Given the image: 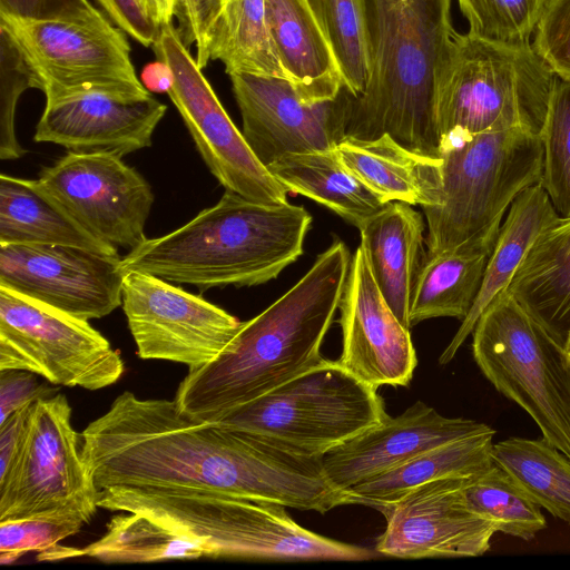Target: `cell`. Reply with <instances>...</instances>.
Instances as JSON below:
<instances>
[{
  "label": "cell",
  "mask_w": 570,
  "mask_h": 570,
  "mask_svg": "<svg viewBox=\"0 0 570 570\" xmlns=\"http://www.w3.org/2000/svg\"><path fill=\"white\" fill-rule=\"evenodd\" d=\"M98 490L187 489L325 513L347 504L322 458L298 456L249 433L185 415L176 402L118 395L81 433Z\"/></svg>",
  "instance_id": "6da1fadb"
},
{
  "label": "cell",
  "mask_w": 570,
  "mask_h": 570,
  "mask_svg": "<svg viewBox=\"0 0 570 570\" xmlns=\"http://www.w3.org/2000/svg\"><path fill=\"white\" fill-rule=\"evenodd\" d=\"M351 257L342 240L333 242L293 287L243 322L215 360L188 371L174 399L179 411L215 422L322 361Z\"/></svg>",
  "instance_id": "7a4b0ae2"
},
{
  "label": "cell",
  "mask_w": 570,
  "mask_h": 570,
  "mask_svg": "<svg viewBox=\"0 0 570 570\" xmlns=\"http://www.w3.org/2000/svg\"><path fill=\"white\" fill-rule=\"evenodd\" d=\"M371 75L351 97L346 136L390 135L404 147L441 158L435 116L438 75L455 31L452 0H363Z\"/></svg>",
  "instance_id": "3957f363"
},
{
  "label": "cell",
  "mask_w": 570,
  "mask_h": 570,
  "mask_svg": "<svg viewBox=\"0 0 570 570\" xmlns=\"http://www.w3.org/2000/svg\"><path fill=\"white\" fill-rule=\"evenodd\" d=\"M311 223L303 206L263 204L225 190L187 224L128 252L120 265L125 273L144 272L200 291L261 285L303 254Z\"/></svg>",
  "instance_id": "277c9868"
},
{
  "label": "cell",
  "mask_w": 570,
  "mask_h": 570,
  "mask_svg": "<svg viewBox=\"0 0 570 570\" xmlns=\"http://www.w3.org/2000/svg\"><path fill=\"white\" fill-rule=\"evenodd\" d=\"M98 507L135 512L199 540L213 559H374L376 551L340 542L296 523L286 507L224 493L187 489L108 488Z\"/></svg>",
  "instance_id": "5b68a950"
},
{
  "label": "cell",
  "mask_w": 570,
  "mask_h": 570,
  "mask_svg": "<svg viewBox=\"0 0 570 570\" xmlns=\"http://www.w3.org/2000/svg\"><path fill=\"white\" fill-rule=\"evenodd\" d=\"M559 78L532 43L454 35L435 90L444 150L472 135L521 130L541 136Z\"/></svg>",
  "instance_id": "8992f818"
},
{
  "label": "cell",
  "mask_w": 570,
  "mask_h": 570,
  "mask_svg": "<svg viewBox=\"0 0 570 570\" xmlns=\"http://www.w3.org/2000/svg\"><path fill=\"white\" fill-rule=\"evenodd\" d=\"M441 158V203L423 207L426 256L490 255L507 209L522 190L541 180L540 136L521 130L481 132L454 141Z\"/></svg>",
  "instance_id": "52a82bcc"
},
{
  "label": "cell",
  "mask_w": 570,
  "mask_h": 570,
  "mask_svg": "<svg viewBox=\"0 0 570 570\" xmlns=\"http://www.w3.org/2000/svg\"><path fill=\"white\" fill-rule=\"evenodd\" d=\"M387 415L377 389L323 358L215 422L295 455L322 458Z\"/></svg>",
  "instance_id": "ba28073f"
},
{
  "label": "cell",
  "mask_w": 570,
  "mask_h": 570,
  "mask_svg": "<svg viewBox=\"0 0 570 570\" xmlns=\"http://www.w3.org/2000/svg\"><path fill=\"white\" fill-rule=\"evenodd\" d=\"M472 334L473 357L483 375L570 459V364L564 346L507 291L484 309Z\"/></svg>",
  "instance_id": "9c48e42d"
},
{
  "label": "cell",
  "mask_w": 570,
  "mask_h": 570,
  "mask_svg": "<svg viewBox=\"0 0 570 570\" xmlns=\"http://www.w3.org/2000/svg\"><path fill=\"white\" fill-rule=\"evenodd\" d=\"M71 412L61 393L32 404L18 458L0 479V522L39 515L91 521L100 490L82 458Z\"/></svg>",
  "instance_id": "30bf717a"
},
{
  "label": "cell",
  "mask_w": 570,
  "mask_h": 570,
  "mask_svg": "<svg viewBox=\"0 0 570 570\" xmlns=\"http://www.w3.org/2000/svg\"><path fill=\"white\" fill-rule=\"evenodd\" d=\"M0 370L96 391L116 383L125 363L89 321L0 286Z\"/></svg>",
  "instance_id": "8fae6325"
},
{
  "label": "cell",
  "mask_w": 570,
  "mask_h": 570,
  "mask_svg": "<svg viewBox=\"0 0 570 570\" xmlns=\"http://www.w3.org/2000/svg\"><path fill=\"white\" fill-rule=\"evenodd\" d=\"M151 48L156 59L170 67L174 85L167 95L204 163L225 190L263 204L288 203V190L250 149L173 23L159 28Z\"/></svg>",
  "instance_id": "7c38bea8"
},
{
  "label": "cell",
  "mask_w": 570,
  "mask_h": 570,
  "mask_svg": "<svg viewBox=\"0 0 570 570\" xmlns=\"http://www.w3.org/2000/svg\"><path fill=\"white\" fill-rule=\"evenodd\" d=\"M33 68L46 100L91 92L146 95L125 32L105 24L30 21L0 16Z\"/></svg>",
  "instance_id": "4fadbf2b"
},
{
  "label": "cell",
  "mask_w": 570,
  "mask_h": 570,
  "mask_svg": "<svg viewBox=\"0 0 570 570\" xmlns=\"http://www.w3.org/2000/svg\"><path fill=\"white\" fill-rule=\"evenodd\" d=\"M38 188L98 240L128 252L142 244L154 204L148 181L122 157L68 151L43 167Z\"/></svg>",
  "instance_id": "5bb4252c"
},
{
  "label": "cell",
  "mask_w": 570,
  "mask_h": 570,
  "mask_svg": "<svg viewBox=\"0 0 570 570\" xmlns=\"http://www.w3.org/2000/svg\"><path fill=\"white\" fill-rule=\"evenodd\" d=\"M122 309L142 360L202 367L215 360L243 322L225 309L155 275L129 271Z\"/></svg>",
  "instance_id": "9a60e30c"
},
{
  "label": "cell",
  "mask_w": 570,
  "mask_h": 570,
  "mask_svg": "<svg viewBox=\"0 0 570 570\" xmlns=\"http://www.w3.org/2000/svg\"><path fill=\"white\" fill-rule=\"evenodd\" d=\"M119 255L68 245L0 244V286L90 321L121 305Z\"/></svg>",
  "instance_id": "2e32d148"
},
{
  "label": "cell",
  "mask_w": 570,
  "mask_h": 570,
  "mask_svg": "<svg viewBox=\"0 0 570 570\" xmlns=\"http://www.w3.org/2000/svg\"><path fill=\"white\" fill-rule=\"evenodd\" d=\"M243 120V135L267 167L292 153L334 149L346 136L352 95L312 102L283 78L229 75Z\"/></svg>",
  "instance_id": "e0dca14e"
},
{
  "label": "cell",
  "mask_w": 570,
  "mask_h": 570,
  "mask_svg": "<svg viewBox=\"0 0 570 570\" xmlns=\"http://www.w3.org/2000/svg\"><path fill=\"white\" fill-rule=\"evenodd\" d=\"M469 478L426 482L392 502L374 507L386 521L375 551L405 559L485 553L495 530L469 508L463 492Z\"/></svg>",
  "instance_id": "ac0fdd59"
},
{
  "label": "cell",
  "mask_w": 570,
  "mask_h": 570,
  "mask_svg": "<svg viewBox=\"0 0 570 570\" xmlns=\"http://www.w3.org/2000/svg\"><path fill=\"white\" fill-rule=\"evenodd\" d=\"M338 309V363L375 389L409 385L417 364L410 328L381 294L362 243L351 257Z\"/></svg>",
  "instance_id": "d6986e66"
},
{
  "label": "cell",
  "mask_w": 570,
  "mask_h": 570,
  "mask_svg": "<svg viewBox=\"0 0 570 570\" xmlns=\"http://www.w3.org/2000/svg\"><path fill=\"white\" fill-rule=\"evenodd\" d=\"M166 105L151 94L91 91L46 101L33 140L125 156L150 147Z\"/></svg>",
  "instance_id": "ffe728a7"
},
{
  "label": "cell",
  "mask_w": 570,
  "mask_h": 570,
  "mask_svg": "<svg viewBox=\"0 0 570 570\" xmlns=\"http://www.w3.org/2000/svg\"><path fill=\"white\" fill-rule=\"evenodd\" d=\"M493 431L474 420L444 416L417 401L325 453L322 465L331 484L346 491L430 449Z\"/></svg>",
  "instance_id": "44dd1931"
},
{
  "label": "cell",
  "mask_w": 570,
  "mask_h": 570,
  "mask_svg": "<svg viewBox=\"0 0 570 570\" xmlns=\"http://www.w3.org/2000/svg\"><path fill=\"white\" fill-rule=\"evenodd\" d=\"M374 281L407 328L420 272L426 261L425 225L412 205L390 202L358 228Z\"/></svg>",
  "instance_id": "7402d4cb"
},
{
  "label": "cell",
  "mask_w": 570,
  "mask_h": 570,
  "mask_svg": "<svg viewBox=\"0 0 570 570\" xmlns=\"http://www.w3.org/2000/svg\"><path fill=\"white\" fill-rule=\"evenodd\" d=\"M336 151L346 168L383 203L423 207L442 199V158L399 144L390 135L374 139L345 137Z\"/></svg>",
  "instance_id": "603a6c76"
},
{
  "label": "cell",
  "mask_w": 570,
  "mask_h": 570,
  "mask_svg": "<svg viewBox=\"0 0 570 570\" xmlns=\"http://www.w3.org/2000/svg\"><path fill=\"white\" fill-rule=\"evenodd\" d=\"M277 57L297 92L312 102L336 99L345 88L333 49L306 0H265Z\"/></svg>",
  "instance_id": "cb8c5ba5"
},
{
  "label": "cell",
  "mask_w": 570,
  "mask_h": 570,
  "mask_svg": "<svg viewBox=\"0 0 570 570\" xmlns=\"http://www.w3.org/2000/svg\"><path fill=\"white\" fill-rule=\"evenodd\" d=\"M507 292L560 345L570 334V217L534 239Z\"/></svg>",
  "instance_id": "d4e9b609"
},
{
  "label": "cell",
  "mask_w": 570,
  "mask_h": 570,
  "mask_svg": "<svg viewBox=\"0 0 570 570\" xmlns=\"http://www.w3.org/2000/svg\"><path fill=\"white\" fill-rule=\"evenodd\" d=\"M559 217L561 216L540 183L525 188L517 196L489 256L474 304L441 354V365L453 360L461 345L472 334L484 309L498 295L507 291L534 239Z\"/></svg>",
  "instance_id": "484cf974"
},
{
  "label": "cell",
  "mask_w": 570,
  "mask_h": 570,
  "mask_svg": "<svg viewBox=\"0 0 570 570\" xmlns=\"http://www.w3.org/2000/svg\"><path fill=\"white\" fill-rule=\"evenodd\" d=\"M493 432L461 438L407 460L345 492L348 504L376 507L392 502L414 488L439 479L468 478L489 469Z\"/></svg>",
  "instance_id": "4316f807"
},
{
  "label": "cell",
  "mask_w": 570,
  "mask_h": 570,
  "mask_svg": "<svg viewBox=\"0 0 570 570\" xmlns=\"http://www.w3.org/2000/svg\"><path fill=\"white\" fill-rule=\"evenodd\" d=\"M267 168L288 191L326 206L356 228L385 205L346 168L336 148L286 154Z\"/></svg>",
  "instance_id": "83f0119b"
},
{
  "label": "cell",
  "mask_w": 570,
  "mask_h": 570,
  "mask_svg": "<svg viewBox=\"0 0 570 570\" xmlns=\"http://www.w3.org/2000/svg\"><path fill=\"white\" fill-rule=\"evenodd\" d=\"M0 244L68 245L118 255L80 227L33 179L0 176Z\"/></svg>",
  "instance_id": "f1b7e54d"
},
{
  "label": "cell",
  "mask_w": 570,
  "mask_h": 570,
  "mask_svg": "<svg viewBox=\"0 0 570 570\" xmlns=\"http://www.w3.org/2000/svg\"><path fill=\"white\" fill-rule=\"evenodd\" d=\"M114 517L107 531L82 549L61 547L57 560L89 557L108 563H147L210 558L199 540L135 512Z\"/></svg>",
  "instance_id": "f546056e"
},
{
  "label": "cell",
  "mask_w": 570,
  "mask_h": 570,
  "mask_svg": "<svg viewBox=\"0 0 570 570\" xmlns=\"http://www.w3.org/2000/svg\"><path fill=\"white\" fill-rule=\"evenodd\" d=\"M208 56L209 60H220L228 75L288 80L271 38L265 0H222L210 32Z\"/></svg>",
  "instance_id": "4dcf8cb0"
},
{
  "label": "cell",
  "mask_w": 570,
  "mask_h": 570,
  "mask_svg": "<svg viewBox=\"0 0 570 570\" xmlns=\"http://www.w3.org/2000/svg\"><path fill=\"white\" fill-rule=\"evenodd\" d=\"M489 256L466 252L426 256L412 299L411 327L435 317L464 321L480 291Z\"/></svg>",
  "instance_id": "1f68e13d"
},
{
  "label": "cell",
  "mask_w": 570,
  "mask_h": 570,
  "mask_svg": "<svg viewBox=\"0 0 570 570\" xmlns=\"http://www.w3.org/2000/svg\"><path fill=\"white\" fill-rule=\"evenodd\" d=\"M492 459L554 518L570 525V459L544 436L493 443Z\"/></svg>",
  "instance_id": "d6a6232c"
},
{
  "label": "cell",
  "mask_w": 570,
  "mask_h": 570,
  "mask_svg": "<svg viewBox=\"0 0 570 570\" xmlns=\"http://www.w3.org/2000/svg\"><path fill=\"white\" fill-rule=\"evenodd\" d=\"M465 501L495 532L531 540L547 527L541 507L501 466L493 463L466 480Z\"/></svg>",
  "instance_id": "836d02e7"
},
{
  "label": "cell",
  "mask_w": 570,
  "mask_h": 570,
  "mask_svg": "<svg viewBox=\"0 0 570 570\" xmlns=\"http://www.w3.org/2000/svg\"><path fill=\"white\" fill-rule=\"evenodd\" d=\"M340 66L345 88L358 97L371 75L363 0H306Z\"/></svg>",
  "instance_id": "e575fe53"
},
{
  "label": "cell",
  "mask_w": 570,
  "mask_h": 570,
  "mask_svg": "<svg viewBox=\"0 0 570 570\" xmlns=\"http://www.w3.org/2000/svg\"><path fill=\"white\" fill-rule=\"evenodd\" d=\"M540 184L561 217H570V80H558L541 132Z\"/></svg>",
  "instance_id": "d590c367"
},
{
  "label": "cell",
  "mask_w": 570,
  "mask_h": 570,
  "mask_svg": "<svg viewBox=\"0 0 570 570\" xmlns=\"http://www.w3.org/2000/svg\"><path fill=\"white\" fill-rule=\"evenodd\" d=\"M548 0H458L469 33L494 41L528 43Z\"/></svg>",
  "instance_id": "8d00e7d4"
},
{
  "label": "cell",
  "mask_w": 570,
  "mask_h": 570,
  "mask_svg": "<svg viewBox=\"0 0 570 570\" xmlns=\"http://www.w3.org/2000/svg\"><path fill=\"white\" fill-rule=\"evenodd\" d=\"M1 47V101H0V158L13 160L26 150L18 142L14 128L16 107L21 94L39 89L37 75L11 32L0 23Z\"/></svg>",
  "instance_id": "74e56055"
},
{
  "label": "cell",
  "mask_w": 570,
  "mask_h": 570,
  "mask_svg": "<svg viewBox=\"0 0 570 570\" xmlns=\"http://www.w3.org/2000/svg\"><path fill=\"white\" fill-rule=\"evenodd\" d=\"M88 522L78 515H39L0 522V562L11 564L78 533Z\"/></svg>",
  "instance_id": "f35d334b"
},
{
  "label": "cell",
  "mask_w": 570,
  "mask_h": 570,
  "mask_svg": "<svg viewBox=\"0 0 570 570\" xmlns=\"http://www.w3.org/2000/svg\"><path fill=\"white\" fill-rule=\"evenodd\" d=\"M532 47L558 78L570 80V0H548Z\"/></svg>",
  "instance_id": "ab89813d"
},
{
  "label": "cell",
  "mask_w": 570,
  "mask_h": 570,
  "mask_svg": "<svg viewBox=\"0 0 570 570\" xmlns=\"http://www.w3.org/2000/svg\"><path fill=\"white\" fill-rule=\"evenodd\" d=\"M0 16L79 24L110 22L89 0H0Z\"/></svg>",
  "instance_id": "60d3db41"
},
{
  "label": "cell",
  "mask_w": 570,
  "mask_h": 570,
  "mask_svg": "<svg viewBox=\"0 0 570 570\" xmlns=\"http://www.w3.org/2000/svg\"><path fill=\"white\" fill-rule=\"evenodd\" d=\"M175 16L178 19V35L186 47L196 46L205 55L210 32L219 12L222 0H175Z\"/></svg>",
  "instance_id": "b9f144b4"
},
{
  "label": "cell",
  "mask_w": 570,
  "mask_h": 570,
  "mask_svg": "<svg viewBox=\"0 0 570 570\" xmlns=\"http://www.w3.org/2000/svg\"><path fill=\"white\" fill-rule=\"evenodd\" d=\"M22 370H0V424L24 405L56 394L58 389Z\"/></svg>",
  "instance_id": "7bdbcfd3"
},
{
  "label": "cell",
  "mask_w": 570,
  "mask_h": 570,
  "mask_svg": "<svg viewBox=\"0 0 570 570\" xmlns=\"http://www.w3.org/2000/svg\"><path fill=\"white\" fill-rule=\"evenodd\" d=\"M108 17L128 36L145 47H151L159 27L148 13L142 0H97Z\"/></svg>",
  "instance_id": "ee69618b"
},
{
  "label": "cell",
  "mask_w": 570,
  "mask_h": 570,
  "mask_svg": "<svg viewBox=\"0 0 570 570\" xmlns=\"http://www.w3.org/2000/svg\"><path fill=\"white\" fill-rule=\"evenodd\" d=\"M33 403L19 409L0 424V479L9 473L18 458Z\"/></svg>",
  "instance_id": "f6af8a7d"
},
{
  "label": "cell",
  "mask_w": 570,
  "mask_h": 570,
  "mask_svg": "<svg viewBox=\"0 0 570 570\" xmlns=\"http://www.w3.org/2000/svg\"><path fill=\"white\" fill-rule=\"evenodd\" d=\"M140 77L142 85L149 92L168 94L174 85V73L170 67L159 59L147 63Z\"/></svg>",
  "instance_id": "bcb514c9"
},
{
  "label": "cell",
  "mask_w": 570,
  "mask_h": 570,
  "mask_svg": "<svg viewBox=\"0 0 570 570\" xmlns=\"http://www.w3.org/2000/svg\"><path fill=\"white\" fill-rule=\"evenodd\" d=\"M145 7L160 28L161 26L173 23V17L175 16V0H142Z\"/></svg>",
  "instance_id": "7dc6e473"
},
{
  "label": "cell",
  "mask_w": 570,
  "mask_h": 570,
  "mask_svg": "<svg viewBox=\"0 0 570 570\" xmlns=\"http://www.w3.org/2000/svg\"><path fill=\"white\" fill-rule=\"evenodd\" d=\"M564 350H566V354H567V357H568V361H569V364H570V334L567 338V342L564 344Z\"/></svg>",
  "instance_id": "c3c4849f"
}]
</instances>
